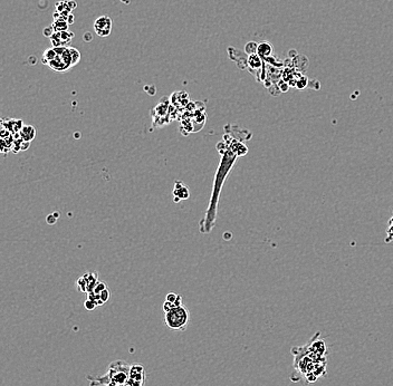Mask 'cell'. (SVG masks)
<instances>
[{"instance_id": "cell-1", "label": "cell", "mask_w": 393, "mask_h": 386, "mask_svg": "<svg viewBox=\"0 0 393 386\" xmlns=\"http://www.w3.org/2000/svg\"><path fill=\"white\" fill-rule=\"evenodd\" d=\"M225 147H226L225 151H223V152H220L222 155V158L220 161V164L218 166V170H217V172H216L214 189H213V195H211L210 203L208 206L207 212H205L204 218L201 220L200 225H199V228H200V231L202 233H209L211 230H213V228L215 227L216 215H217V206H218L219 196H220V192L222 189V184L225 183V180L228 176V173L230 172L236 160H237V158H238V155L236 154L233 150L229 149L226 143H225Z\"/></svg>"}, {"instance_id": "cell-2", "label": "cell", "mask_w": 393, "mask_h": 386, "mask_svg": "<svg viewBox=\"0 0 393 386\" xmlns=\"http://www.w3.org/2000/svg\"><path fill=\"white\" fill-rule=\"evenodd\" d=\"M81 54L74 47H52L46 50L41 62L53 70L66 71L80 63Z\"/></svg>"}, {"instance_id": "cell-3", "label": "cell", "mask_w": 393, "mask_h": 386, "mask_svg": "<svg viewBox=\"0 0 393 386\" xmlns=\"http://www.w3.org/2000/svg\"><path fill=\"white\" fill-rule=\"evenodd\" d=\"M165 321L167 326L172 330H186L190 323V312L184 305L174 307L166 312Z\"/></svg>"}, {"instance_id": "cell-4", "label": "cell", "mask_w": 393, "mask_h": 386, "mask_svg": "<svg viewBox=\"0 0 393 386\" xmlns=\"http://www.w3.org/2000/svg\"><path fill=\"white\" fill-rule=\"evenodd\" d=\"M112 26H113V21L108 16L103 15L99 17L98 19L94 21V32L96 35L100 36V37H107V36L111 35L112 32Z\"/></svg>"}, {"instance_id": "cell-5", "label": "cell", "mask_w": 393, "mask_h": 386, "mask_svg": "<svg viewBox=\"0 0 393 386\" xmlns=\"http://www.w3.org/2000/svg\"><path fill=\"white\" fill-rule=\"evenodd\" d=\"M74 37V34L66 30V32L55 33L50 38L53 47H68L70 41Z\"/></svg>"}, {"instance_id": "cell-6", "label": "cell", "mask_w": 393, "mask_h": 386, "mask_svg": "<svg viewBox=\"0 0 393 386\" xmlns=\"http://www.w3.org/2000/svg\"><path fill=\"white\" fill-rule=\"evenodd\" d=\"M130 378L143 384L144 379H146V372H144L143 366H141V365L131 366L130 367Z\"/></svg>"}, {"instance_id": "cell-7", "label": "cell", "mask_w": 393, "mask_h": 386, "mask_svg": "<svg viewBox=\"0 0 393 386\" xmlns=\"http://www.w3.org/2000/svg\"><path fill=\"white\" fill-rule=\"evenodd\" d=\"M273 54V46H271L267 41H262L261 44H258V51H257V55L261 57L262 59L266 60L269 58Z\"/></svg>"}, {"instance_id": "cell-8", "label": "cell", "mask_w": 393, "mask_h": 386, "mask_svg": "<svg viewBox=\"0 0 393 386\" xmlns=\"http://www.w3.org/2000/svg\"><path fill=\"white\" fill-rule=\"evenodd\" d=\"M36 135V130L33 128V126H24V128L20 130V136L22 138V141L25 142H30L33 140Z\"/></svg>"}, {"instance_id": "cell-9", "label": "cell", "mask_w": 393, "mask_h": 386, "mask_svg": "<svg viewBox=\"0 0 393 386\" xmlns=\"http://www.w3.org/2000/svg\"><path fill=\"white\" fill-rule=\"evenodd\" d=\"M247 65L249 66V68H252V69H259L263 66V59L259 57L257 54H255V55H251V56H248V59H247Z\"/></svg>"}, {"instance_id": "cell-10", "label": "cell", "mask_w": 393, "mask_h": 386, "mask_svg": "<svg viewBox=\"0 0 393 386\" xmlns=\"http://www.w3.org/2000/svg\"><path fill=\"white\" fill-rule=\"evenodd\" d=\"M68 22L66 21L64 18H58V19H55V21L53 22L52 27L55 30V33H60V32H66L68 29Z\"/></svg>"}, {"instance_id": "cell-11", "label": "cell", "mask_w": 393, "mask_h": 386, "mask_svg": "<svg viewBox=\"0 0 393 386\" xmlns=\"http://www.w3.org/2000/svg\"><path fill=\"white\" fill-rule=\"evenodd\" d=\"M257 51H258V44L256 41H249V43H247L245 46V53L248 56L255 55V54H257Z\"/></svg>"}, {"instance_id": "cell-12", "label": "cell", "mask_w": 393, "mask_h": 386, "mask_svg": "<svg viewBox=\"0 0 393 386\" xmlns=\"http://www.w3.org/2000/svg\"><path fill=\"white\" fill-rule=\"evenodd\" d=\"M392 241H393V216L389 220V226H388V229H386L384 243L390 244V243H392Z\"/></svg>"}, {"instance_id": "cell-13", "label": "cell", "mask_w": 393, "mask_h": 386, "mask_svg": "<svg viewBox=\"0 0 393 386\" xmlns=\"http://www.w3.org/2000/svg\"><path fill=\"white\" fill-rule=\"evenodd\" d=\"M106 288H107V286L105 285V282H104V281H99V282H98V285L95 286L93 293H95L96 295H100L103 291H105Z\"/></svg>"}, {"instance_id": "cell-14", "label": "cell", "mask_w": 393, "mask_h": 386, "mask_svg": "<svg viewBox=\"0 0 393 386\" xmlns=\"http://www.w3.org/2000/svg\"><path fill=\"white\" fill-rule=\"evenodd\" d=\"M84 306H85V308L87 310H94L96 308V306H98V304H96L94 300L87 298V300L85 301V304H84Z\"/></svg>"}, {"instance_id": "cell-15", "label": "cell", "mask_w": 393, "mask_h": 386, "mask_svg": "<svg viewBox=\"0 0 393 386\" xmlns=\"http://www.w3.org/2000/svg\"><path fill=\"white\" fill-rule=\"evenodd\" d=\"M100 298H101V300L103 301V303H106V301L110 299V291H108V288H106L105 291H103L100 294Z\"/></svg>"}, {"instance_id": "cell-16", "label": "cell", "mask_w": 393, "mask_h": 386, "mask_svg": "<svg viewBox=\"0 0 393 386\" xmlns=\"http://www.w3.org/2000/svg\"><path fill=\"white\" fill-rule=\"evenodd\" d=\"M178 296H179V295H177L175 293H169V294L167 295L166 300H167V301H170V303L174 304V303H175V300H177V298H178Z\"/></svg>"}, {"instance_id": "cell-17", "label": "cell", "mask_w": 393, "mask_h": 386, "mask_svg": "<svg viewBox=\"0 0 393 386\" xmlns=\"http://www.w3.org/2000/svg\"><path fill=\"white\" fill-rule=\"evenodd\" d=\"M174 307H175V305L174 304H172V303H170V301H165V304H163V310H165L166 312H168L169 310H171L172 308H174Z\"/></svg>"}, {"instance_id": "cell-18", "label": "cell", "mask_w": 393, "mask_h": 386, "mask_svg": "<svg viewBox=\"0 0 393 386\" xmlns=\"http://www.w3.org/2000/svg\"><path fill=\"white\" fill-rule=\"evenodd\" d=\"M54 34H55V30H54V28H53L52 26H51V27H47V28L44 29V35L47 36L48 38H51Z\"/></svg>"}, {"instance_id": "cell-19", "label": "cell", "mask_w": 393, "mask_h": 386, "mask_svg": "<svg viewBox=\"0 0 393 386\" xmlns=\"http://www.w3.org/2000/svg\"><path fill=\"white\" fill-rule=\"evenodd\" d=\"M84 38H85L86 41H89V40H92V36H90L89 34H86L85 37H84Z\"/></svg>"}]
</instances>
